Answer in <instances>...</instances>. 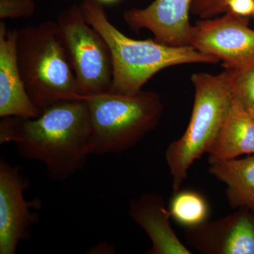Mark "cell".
Wrapping results in <instances>:
<instances>
[{"instance_id": "cell-15", "label": "cell", "mask_w": 254, "mask_h": 254, "mask_svg": "<svg viewBox=\"0 0 254 254\" xmlns=\"http://www.w3.org/2000/svg\"><path fill=\"white\" fill-rule=\"evenodd\" d=\"M169 206L172 218L185 229L200 226L208 221L209 205L203 195L194 190L173 193Z\"/></svg>"}, {"instance_id": "cell-11", "label": "cell", "mask_w": 254, "mask_h": 254, "mask_svg": "<svg viewBox=\"0 0 254 254\" xmlns=\"http://www.w3.org/2000/svg\"><path fill=\"white\" fill-rule=\"evenodd\" d=\"M17 30L0 23V118H35L41 114L28 95L18 68Z\"/></svg>"}, {"instance_id": "cell-18", "label": "cell", "mask_w": 254, "mask_h": 254, "mask_svg": "<svg viewBox=\"0 0 254 254\" xmlns=\"http://www.w3.org/2000/svg\"><path fill=\"white\" fill-rule=\"evenodd\" d=\"M227 11L241 16H250L254 11V0H227Z\"/></svg>"}, {"instance_id": "cell-14", "label": "cell", "mask_w": 254, "mask_h": 254, "mask_svg": "<svg viewBox=\"0 0 254 254\" xmlns=\"http://www.w3.org/2000/svg\"><path fill=\"white\" fill-rule=\"evenodd\" d=\"M209 172L226 185V195L234 209L254 207V154L210 164Z\"/></svg>"}, {"instance_id": "cell-8", "label": "cell", "mask_w": 254, "mask_h": 254, "mask_svg": "<svg viewBox=\"0 0 254 254\" xmlns=\"http://www.w3.org/2000/svg\"><path fill=\"white\" fill-rule=\"evenodd\" d=\"M26 183L18 167L0 161V254H15L18 246L27 240L38 216L32 212L33 202L25 198Z\"/></svg>"}, {"instance_id": "cell-17", "label": "cell", "mask_w": 254, "mask_h": 254, "mask_svg": "<svg viewBox=\"0 0 254 254\" xmlns=\"http://www.w3.org/2000/svg\"><path fill=\"white\" fill-rule=\"evenodd\" d=\"M34 0H0V18L17 19L31 17L36 12Z\"/></svg>"}, {"instance_id": "cell-13", "label": "cell", "mask_w": 254, "mask_h": 254, "mask_svg": "<svg viewBox=\"0 0 254 254\" xmlns=\"http://www.w3.org/2000/svg\"><path fill=\"white\" fill-rule=\"evenodd\" d=\"M210 164L254 154V118L235 99L208 152Z\"/></svg>"}, {"instance_id": "cell-6", "label": "cell", "mask_w": 254, "mask_h": 254, "mask_svg": "<svg viewBox=\"0 0 254 254\" xmlns=\"http://www.w3.org/2000/svg\"><path fill=\"white\" fill-rule=\"evenodd\" d=\"M57 23L83 96L110 92L113 80L111 52L103 37L85 19L81 5H71L60 12Z\"/></svg>"}, {"instance_id": "cell-19", "label": "cell", "mask_w": 254, "mask_h": 254, "mask_svg": "<svg viewBox=\"0 0 254 254\" xmlns=\"http://www.w3.org/2000/svg\"><path fill=\"white\" fill-rule=\"evenodd\" d=\"M227 0H212L206 9L200 15L201 18H210L227 12L226 1Z\"/></svg>"}, {"instance_id": "cell-16", "label": "cell", "mask_w": 254, "mask_h": 254, "mask_svg": "<svg viewBox=\"0 0 254 254\" xmlns=\"http://www.w3.org/2000/svg\"><path fill=\"white\" fill-rule=\"evenodd\" d=\"M232 90L234 99L254 118V63L234 71Z\"/></svg>"}, {"instance_id": "cell-21", "label": "cell", "mask_w": 254, "mask_h": 254, "mask_svg": "<svg viewBox=\"0 0 254 254\" xmlns=\"http://www.w3.org/2000/svg\"><path fill=\"white\" fill-rule=\"evenodd\" d=\"M98 1L103 3V4H112V3L117 2L119 0H98Z\"/></svg>"}, {"instance_id": "cell-5", "label": "cell", "mask_w": 254, "mask_h": 254, "mask_svg": "<svg viewBox=\"0 0 254 254\" xmlns=\"http://www.w3.org/2000/svg\"><path fill=\"white\" fill-rule=\"evenodd\" d=\"M82 99L89 110L95 155L130 149L158 127L163 113L161 98L154 91L134 95L108 92Z\"/></svg>"}, {"instance_id": "cell-1", "label": "cell", "mask_w": 254, "mask_h": 254, "mask_svg": "<svg viewBox=\"0 0 254 254\" xmlns=\"http://www.w3.org/2000/svg\"><path fill=\"white\" fill-rule=\"evenodd\" d=\"M14 143L18 153L41 162L53 181L81 170L93 154L89 110L84 100L60 102L35 118L7 117L0 123V143Z\"/></svg>"}, {"instance_id": "cell-20", "label": "cell", "mask_w": 254, "mask_h": 254, "mask_svg": "<svg viewBox=\"0 0 254 254\" xmlns=\"http://www.w3.org/2000/svg\"><path fill=\"white\" fill-rule=\"evenodd\" d=\"M211 1L212 0H192L190 12L200 16L208 7Z\"/></svg>"}, {"instance_id": "cell-23", "label": "cell", "mask_w": 254, "mask_h": 254, "mask_svg": "<svg viewBox=\"0 0 254 254\" xmlns=\"http://www.w3.org/2000/svg\"><path fill=\"white\" fill-rule=\"evenodd\" d=\"M253 14H254V13H253Z\"/></svg>"}, {"instance_id": "cell-2", "label": "cell", "mask_w": 254, "mask_h": 254, "mask_svg": "<svg viewBox=\"0 0 254 254\" xmlns=\"http://www.w3.org/2000/svg\"><path fill=\"white\" fill-rule=\"evenodd\" d=\"M81 7L88 24L103 37L111 52L113 80L110 93L134 95L163 68L184 64H217L219 60L190 46H168L156 40H133L113 26L98 0H83Z\"/></svg>"}, {"instance_id": "cell-10", "label": "cell", "mask_w": 254, "mask_h": 254, "mask_svg": "<svg viewBox=\"0 0 254 254\" xmlns=\"http://www.w3.org/2000/svg\"><path fill=\"white\" fill-rule=\"evenodd\" d=\"M192 0H155L145 9L124 13L133 30H148L155 40L174 47L190 46L192 26L189 20Z\"/></svg>"}, {"instance_id": "cell-12", "label": "cell", "mask_w": 254, "mask_h": 254, "mask_svg": "<svg viewBox=\"0 0 254 254\" xmlns=\"http://www.w3.org/2000/svg\"><path fill=\"white\" fill-rule=\"evenodd\" d=\"M129 215L152 242L150 254H190L173 230L169 208L165 200L157 193H145L133 198L129 203Z\"/></svg>"}, {"instance_id": "cell-4", "label": "cell", "mask_w": 254, "mask_h": 254, "mask_svg": "<svg viewBox=\"0 0 254 254\" xmlns=\"http://www.w3.org/2000/svg\"><path fill=\"white\" fill-rule=\"evenodd\" d=\"M233 73V70L225 69L219 74L192 75L195 94L190 123L184 134L165 152L173 193L180 190L191 165L208 153L218 136L234 100Z\"/></svg>"}, {"instance_id": "cell-9", "label": "cell", "mask_w": 254, "mask_h": 254, "mask_svg": "<svg viewBox=\"0 0 254 254\" xmlns=\"http://www.w3.org/2000/svg\"><path fill=\"white\" fill-rule=\"evenodd\" d=\"M187 244L203 254H254V213H236L200 226L185 229Z\"/></svg>"}, {"instance_id": "cell-3", "label": "cell", "mask_w": 254, "mask_h": 254, "mask_svg": "<svg viewBox=\"0 0 254 254\" xmlns=\"http://www.w3.org/2000/svg\"><path fill=\"white\" fill-rule=\"evenodd\" d=\"M16 53L26 91L41 113L60 102L82 99L58 23L47 21L18 31Z\"/></svg>"}, {"instance_id": "cell-22", "label": "cell", "mask_w": 254, "mask_h": 254, "mask_svg": "<svg viewBox=\"0 0 254 254\" xmlns=\"http://www.w3.org/2000/svg\"><path fill=\"white\" fill-rule=\"evenodd\" d=\"M251 210H252V211H253L254 213V208H252V209H251Z\"/></svg>"}, {"instance_id": "cell-7", "label": "cell", "mask_w": 254, "mask_h": 254, "mask_svg": "<svg viewBox=\"0 0 254 254\" xmlns=\"http://www.w3.org/2000/svg\"><path fill=\"white\" fill-rule=\"evenodd\" d=\"M190 46L222 62L225 69L239 71L254 63V30L249 19L227 11L192 26Z\"/></svg>"}]
</instances>
